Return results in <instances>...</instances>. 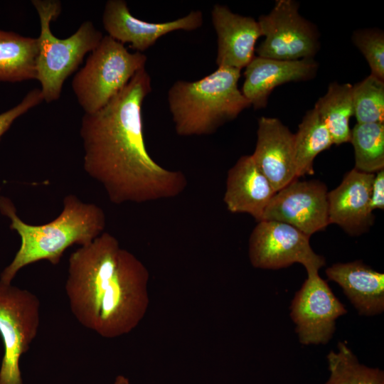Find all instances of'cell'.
<instances>
[{"label":"cell","instance_id":"cell-1","mask_svg":"<svg viewBox=\"0 0 384 384\" xmlns=\"http://www.w3.org/2000/svg\"><path fill=\"white\" fill-rule=\"evenodd\" d=\"M151 91L143 68L105 106L82 118L84 170L114 204L172 198L188 185L182 171L163 167L146 149L142 104Z\"/></svg>","mask_w":384,"mask_h":384},{"label":"cell","instance_id":"cell-3","mask_svg":"<svg viewBox=\"0 0 384 384\" xmlns=\"http://www.w3.org/2000/svg\"><path fill=\"white\" fill-rule=\"evenodd\" d=\"M0 212L11 220L10 228L21 238L19 249L0 274V281L9 284L19 270L31 264L46 260L53 265H58L68 247L91 243L106 225L105 214L100 207L82 202L73 194L64 198L61 213L43 225L23 221L12 201L4 196H0Z\"/></svg>","mask_w":384,"mask_h":384},{"label":"cell","instance_id":"cell-13","mask_svg":"<svg viewBox=\"0 0 384 384\" xmlns=\"http://www.w3.org/2000/svg\"><path fill=\"white\" fill-rule=\"evenodd\" d=\"M294 142V134L279 119L267 117L259 119L252 156L276 192L297 178Z\"/></svg>","mask_w":384,"mask_h":384},{"label":"cell","instance_id":"cell-25","mask_svg":"<svg viewBox=\"0 0 384 384\" xmlns=\"http://www.w3.org/2000/svg\"><path fill=\"white\" fill-rule=\"evenodd\" d=\"M353 42L366 59L371 75L384 80V34L378 29H363L353 33Z\"/></svg>","mask_w":384,"mask_h":384},{"label":"cell","instance_id":"cell-4","mask_svg":"<svg viewBox=\"0 0 384 384\" xmlns=\"http://www.w3.org/2000/svg\"><path fill=\"white\" fill-rule=\"evenodd\" d=\"M240 70L218 67L196 81H176L168 92V104L177 134L209 135L251 106L239 90Z\"/></svg>","mask_w":384,"mask_h":384},{"label":"cell","instance_id":"cell-12","mask_svg":"<svg viewBox=\"0 0 384 384\" xmlns=\"http://www.w3.org/2000/svg\"><path fill=\"white\" fill-rule=\"evenodd\" d=\"M203 22V13L200 10L191 11L171 21H145L134 17L123 0L107 1L102 15L103 26L108 36L122 44L129 43L131 48L140 53L166 34L178 30L193 31L201 27Z\"/></svg>","mask_w":384,"mask_h":384},{"label":"cell","instance_id":"cell-15","mask_svg":"<svg viewBox=\"0 0 384 384\" xmlns=\"http://www.w3.org/2000/svg\"><path fill=\"white\" fill-rule=\"evenodd\" d=\"M374 176L354 168L328 192L329 224H337L351 235L360 234L372 224L370 199Z\"/></svg>","mask_w":384,"mask_h":384},{"label":"cell","instance_id":"cell-21","mask_svg":"<svg viewBox=\"0 0 384 384\" xmlns=\"http://www.w3.org/2000/svg\"><path fill=\"white\" fill-rule=\"evenodd\" d=\"M294 134V149L297 178L314 174L316 156L334 144L331 137L313 108L304 116Z\"/></svg>","mask_w":384,"mask_h":384},{"label":"cell","instance_id":"cell-2","mask_svg":"<svg viewBox=\"0 0 384 384\" xmlns=\"http://www.w3.org/2000/svg\"><path fill=\"white\" fill-rule=\"evenodd\" d=\"M149 279L142 261L103 232L69 256L65 291L70 311L101 337L127 334L146 313Z\"/></svg>","mask_w":384,"mask_h":384},{"label":"cell","instance_id":"cell-27","mask_svg":"<svg viewBox=\"0 0 384 384\" xmlns=\"http://www.w3.org/2000/svg\"><path fill=\"white\" fill-rule=\"evenodd\" d=\"M370 206L371 210L384 208V170L381 169L375 174L372 183Z\"/></svg>","mask_w":384,"mask_h":384},{"label":"cell","instance_id":"cell-10","mask_svg":"<svg viewBox=\"0 0 384 384\" xmlns=\"http://www.w3.org/2000/svg\"><path fill=\"white\" fill-rule=\"evenodd\" d=\"M289 309L299 342L304 345L328 343L335 332L336 319L348 312L319 272L307 273Z\"/></svg>","mask_w":384,"mask_h":384},{"label":"cell","instance_id":"cell-20","mask_svg":"<svg viewBox=\"0 0 384 384\" xmlns=\"http://www.w3.org/2000/svg\"><path fill=\"white\" fill-rule=\"evenodd\" d=\"M352 87L348 83H331L326 93L314 107L327 128L333 143L337 145L351 139L349 120L354 114Z\"/></svg>","mask_w":384,"mask_h":384},{"label":"cell","instance_id":"cell-8","mask_svg":"<svg viewBox=\"0 0 384 384\" xmlns=\"http://www.w3.org/2000/svg\"><path fill=\"white\" fill-rule=\"evenodd\" d=\"M257 21L265 36L255 48L259 57L281 60L312 58L319 48L317 31L299 14L294 1H276L271 11Z\"/></svg>","mask_w":384,"mask_h":384},{"label":"cell","instance_id":"cell-24","mask_svg":"<svg viewBox=\"0 0 384 384\" xmlns=\"http://www.w3.org/2000/svg\"><path fill=\"white\" fill-rule=\"evenodd\" d=\"M357 123H384V80L373 75L352 87Z\"/></svg>","mask_w":384,"mask_h":384},{"label":"cell","instance_id":"cell-5","mask_svg":"<svg viewBox=\"0 0 384 384\" xmlns=\"http://www.w3.org/2000/svg\"><path fill=\"white\" fill-rule=\"evenodd\" d=\"M31 3L41 24L36 80L41 83L43 100L48 103L58 100L65 80L78 68L85 55L97 47L103 36L92 22L86 21L70 37L58 38L52 33L50 24L60 14V1L32 0Z\"/></svg>","mask_w":384,"mask_h":384},{"label":"cell","instance_id":"cell-19","mask_svg":"<svg viewBox=\"0 0 384 384\" xmlns=\"http://www.w3.org/2000/svg\"><path fill=\"white\" fill-rule=\"evenodd\" d=\"M37 38L0 30V81L36 79Z\"/></svg>","mask_w":384,"mask_h":384},{"label":"cell","instance_id":"cell-26","mask_svg":"<svg viewBox=\"0 0 384 384\" xmlns=\"http://www.w3.org/2000/svg\"><path fill=\"white\" fill-rule=\"evenodd\" d=\"M43 101L41 89L31 90L21 102L13 108L0 114V139L10 128L13 122L30 109Z\"/></svg>","mask_w":384,"mask_h":384},{"label":"cell","instance_id":"cell-11","mask_svg":"<svg viewBox=\"0 0 384 384\" xmlns=\"http://www.w3.org/2000/svg\"><path fill=\"white\" fill-rule=\"evenodd\" d=\"M262 220L289 224L310 236L328 225V191L319 181L294 179L275 193Z\"/></svg>","mask_w":384,"mask_h":384},{"label":"cell","instance_id":"cell-18","mask_svg":"<svg viewBox=\"0 0 384 384\" xmlns=\"http://www.w3.org/2000/svg\"><path fill=\"white\" fill-rule=\"evenodd\" d=\"M361 315L374 316L384 311V274L361 260L336 263L326 270Z\"/></svg>","mask_w":384,"mask_h":384},{"label":"cell","instance_id":"cell-6","mask_svg":"<svg viewBox=\"0 0 384 384\" xmlns=\"http://www.w3.org/2000/svg\"><path fill=\"white\" fill-rule=\"evenodd\" d=\"M146 63L145 55L130 53L124 44L108 35L103 36L72 80L73 90L85 113L105 106L139 70L145 68Z\"/></svg>","mask_w":384,"mask_h":384},{"label":"cell","instance_id":"cell-9","mask_svg":"<svg viewBox=\"0 0 384 384\" xmlns=\"http://www.w3.org/2000/svg\"><path fill=\"white\" fill-rule=\"evenodd\" d=\"M248 255L252 265L260 269L277 270L300 263L309 273L319 272L326 264L325 258L312 250L309 237L275 220L258 222L250 236Z\"/></svg>","mask_w":384,"mask_h":384},{"label":"cell","instance_id":"cell-22","mask_svg":"<svg viewBox=\"0 0 384 384\" xmlns=\"http://www.w3.org/2000/svg\"><path fill=\"white\" fill-rule=\"evenodd\" d=\"M338 351L327 355L330 375L324 384H384V372L359 363L343 342L338 343Z\"/></svg>","mask_w":384,"mask_h":384},{"label":"cell","instance_id":"cell-14","mask_svg":"<svg viewBox=\"0 0 384 384\" xmlns=\"http://www.w3.org/2000/svg\"><path fill=\"white\" fill-rule=\"evenodd\" d=\"M211 16L218 37V67L241 70L255 57L256 42L262 36L258 21L218 4L213 6Z\"/></svg>","mask_w":384,"mask_h":384},{"label":"cell","instance_id":"cell-7","mask_svg":"<svg viewBox=\"0 0 384 384\" xmlns=\"http://www.w3.org/2000/svg\"><path fill=\"white\" fill-rule=\"evenodd\" d=\"M41 302L31 292L0 281V384H23L20 359L38 335Z\"/></svg>","mask_w":384,"mask_h":384},{"label":"cell","instance_id":"cell-28","mask_svg":"<svg viewBox=\"0 0 384 384\" xmlns=\"http://www.w3.org/2000/svg\"><path fill=\"white\" fill-rule=\"evenodd\" d=\"M113 384H130V383L127 378L120 375L117 376Z\"/></svg>","mask_w":384,"mask_h":384},{"label":"cell","instance_id":"cell-23","mask_svg":"<svg viewBox=\"0 0 384 384\" xmlns=\"http://www.w3.org/2000/svg\"><path fill=\"white\" fill-rule=\"evenodd\" d=\"M355 169L366 173L384 167V123H356L351 132Z\"/></svg>","mask_w":384,"mask_h":384},{"label":"cell","instance_id":"cell-17","mask_svg":"<svg viewBox=\"0 0 384 384\" xmlns=\"http://www.w3.org/2000/svg\"><path fill=\"white\" fill-rule=\"evenodd\" d=\"M275 193L252 155H245L228 171L223 201L230 212L247 213L260 222Z\"/></svg>","mask_w":384,"mask_h":384},{"label":"cell","instance_id":"cell-16","mask_svg":"<svg viewBox=\"0 0 384 384\" xmlns=\"http://www.w3.org/2000/svg\"><path fill=\"white\" fill-rule=\"evenodd\" d=\"M317 68L312 58L281 60L255 55L245 67L241 92L255 109L263 108L277 86L310 79Z\"/></svg>","mask_w":384,"mask_h":384}]
</instances>
